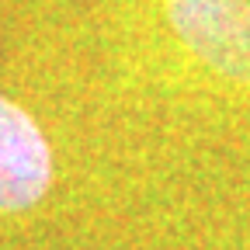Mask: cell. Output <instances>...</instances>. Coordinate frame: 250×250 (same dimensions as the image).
Masks as SVG:
<instances>
[{"mask_svg":"<svg viewBox=\"0 0 250 250\" xmlns=\"http://www.w3.org/2000/svg\"><path fill=\"white\" fill-rule=\"evenodd\" d=\"M52 184V153L24 108L0 98V212L35 205Z\"/></svg>","mask_w":250,"mask_h":250,"instance_id":"2","label":"cell"},{"mask_svg":"<svg viewBox=\"0 0 250 250\" xmlns=\"http://www.w3.org/2000/svg\"><path fill=\"white\" fill-rule=\"evenodd\" d=\"M167 14L215 73L250 83V0H170Z\"/></svg>","mask_w":250,"mask_h":250,"instance_id":"1","label":"cell"}]
</instances>
